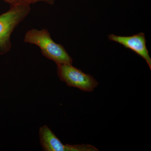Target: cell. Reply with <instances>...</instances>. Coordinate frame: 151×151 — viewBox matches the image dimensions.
Masks as SVG:
<instances>
[{
  "label": "cell",
  "mask_w": 151,
  "mask_h": 151,
  "mask_svg": "<svg viewBox=\"0 0 151 151\" xmlns=\"http://www.w3.org/2000/svg\"><path fill=\"white\" fill-rule=\"evenodd\" d=\"M24 42L35 45L40 48L42 55L58 64H72L73 59L64 47L52 40L47 29H32L25 34Z\"/></svg>",
  "instance_id": "1"
},
{
  "label": "cell",
  "mask_w": 151,
  "mask_h": 151,
  "mask_svg": "<svg viewBox=\"0 0 151 151\" xmlns=\"http://www.w3.org/2000/svg\"><path fill=\"white\" fill-rule=\"evenodd\" d=\"M30 5L25 4L11 6L8 11L0 15V55L6 54L10 50L11 35L29 14Z\"/></svg>",
  "instance_id": "2"
},
{
  "label": "cell",
  "mask_w": 151,
  "mask_h": 151,
  "mask_svg": "<svg viewBox=\"0 0 151 151\" xmlns=\"http://www.w3.org/2000/svg\"><path fill=\"white\" fill-rule=\"evenodd\" d=\"M57 65V74L61 81L70 87H76L85 92H91L99 84L92 76L84 73L72 64Z\"/></svg>",
  "instance_id": "3"
},
{
  "label": "cell",
  "mask_w": 151,
  "mask_h": 151,
  "mask_svg": "<svg viewBox=\"0 0 151 151\" xmlns=\"http://www.w3.org/2000/svg\"><path fill=\"white\" fill-rule=\"evenodd\" d=\"M40 142L45 151H98V149L90 145H63L53 132L46 125L39 130Z\"/></svg>",
  "instance_id": "4"
},
{
  "label": "cell",
  "mask_w": 151,
  "mask_h": 151,
  "mask_svg": "<svg viewBox=\"0 0 151 151\" xmlns=\"http://www.w3.org/2000/svg\"><path fill=\"white\" fill-rule=\"evenodd\" d=\"M109 40L122 45L131 50L145 60L151 69V58L146 46L145 35L143 32L130 36H121L111 34L108 36Z\"/></svg>",
  "instance_id": "5"
},
{
  "label": "cell",
  "mask_w": 151,
  "mask_h": 151,
  "mask_svg": "<svg viewBox=\"0 0 151 151\" xmlns=\"http://www.w3.org/2000/svg\"><path fill=\"white\" fill-rule=\"evenodd\" d=\"M11 6L17 5L22 4H28V0H3Z\"/></svg>",
  "instance_id": "6"
},
{
  "label": "cell",
  "mask_w": 151,
  "mask_h": 151,
  "mask_svg": "<svg viewBox=\"0 0 151 151\" xmlns=\"http://www.w3.org/2000/svg\"><path fill=\"white\" fill-rule=\"evenodd\" d=\"M40 1L47 3L49 4L53 5L54 4L55 0H28V3L30 5Z\"/></svg>",
  "instance_id": "7"
}]
</instances>
